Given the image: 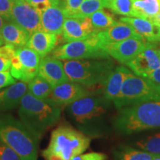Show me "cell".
<instances>
[{
    "label": "cell",
    "mask_w": 160,
    "mask_h": 160,
    "mask_svg": "<svg viewBox=\"0 0 160 160\" xmlns=\"http://www.w3.org/2000/svg\"><path fill=\"white\" fill-rule=\"evenodd\" d=\"M134 17L151 20L160 12V0H135Z\"/></svg>",
    "instance_id": "cell-23"
},
{
    "label": "cell",
    "mask_w": 160,
    "mask_h": 160,
    "mask_svg": "<svg viewBox=\"0 0 160 160\" xmlns=\"http://www.w3.org/2000/svg\"><path fill=\"white\" fill-rule=\"evenodd\" d=\"M95 30L88 17H67L63 25L62 37L67 42L88 38Z\"/></svg>",
    "instance_id": "cell-15"
},
{
    "label": "cell",
    "mask_w": 160,
    "mask_h": 160,
    "mask_svg": "<svg viewBox=\"0 0 160 160\" xmlns=\"http://www.w3.org/2000/svg\"><path fill=\"white\" fill-rule=\"evenodd\" d=\"M17 48L11 44H6L5 45L0 46V55L7 58L10 60L13 59L16 54Z\"/></svg>",
    "instance_id": "cell-35"
},
{
    "label": "cell",
    "mask_w": 160,
    "mask_h": 160,
    "mask_svg": "<svg viewBox=\"0 0 160 160\" xmlns=\"http://www.w3.org/2000/svg\"><path fill=\"white\" fill-rule=\"evenodd\" d=\"M28 91L24 82H15L0 91V111H6L17 108Z\"/></svg>",
    "instance_id": "cell-20"
},
{
    "label": "cell",
    "mask_w": 160,
    "mask_h": 160,
    "mask_svg": "<svg viewBox=\"0 0 160 160\" xmlns=\"http://www.w3.org/2000/svg\"><path fill=\"white\" fill-rule=\"evenodd\" d=\"M67 14L63 5H53L41 12V30L47 33L60 35Z\"/></svg>",
    "instance_id": "cell-17"
},
{
    "label": "cell",
    "mask_w": 160,
    "mask_h": 160,
    "mask_svg": "<svg viewBox=\"0 0 160 160\" xmlns=\"http://www.w3.org/2000/svg\"><path fill=\"white\" fill-rule=\"evenodd\" d=\"M0 37H1V36H0Z\"/></svg>",
    "instance_id": "cell-44"
},
{
    "label": "cell",
    "mask_w": 160,
    "mask_h": 160,
    "mask_svg": "<svg viewBox=\"0 0 160 160\" xmlns=\"http://www.w3.org/2000/svg\"><path fill=\"white\" fill-rule=\"evenodd\" d=\"M157 156L148 152L132 148L130 147H122L114 151L115 160H153Z\"/></svg>",
    "instance_id": "cell-26"
},
{
    "label": "cell",
    "mask_w": 160,
    "mask_h": 160,
    "mask_svg": "<svg viewBox=\"0 0 160 160\" xmlns=\"http://www.w3.org/2000/svg\"><path fill=\"white\" fill-rule=\"evenodd\" d=\"M148 42L138 38H130L106 45L104 50L110 57L126 65L145 48Z\"/></svg>",
    "instance_id": "cell-12"
},
{
    "label": "cell",
    "mask_w": 160,
    "mask_h": 160,
    "mask_svg": "<svg viewBox=\"0 0 160 160\" xmlns=\"http://www.w3.org/2000/svg\"><path fill=\"white\" fill-rule=\"evenodd\" d=\"M95 36L98 44L103 50L109 44L119 42L130 38L144 39L132 26L121 21L104 31H95Z\"/></svg>",
    "instance_id": "cell-14"
},
{
    "label": "cell",
    "mask_w": 160,
    "mask_h": 160,
    "mask_svg": "<svg viewBox=\"0 0 160 160\" xmlns=\"http://www.w3.org/2000/svg\"><path fill=\"white\" fill-rule=\"evenodd\" d=\"M61 108L48 99H39L28 92L25 93L19 108L21 122L38 139L59 121Z\"/></svg>",
    "instance_id": "cell-2"
},
{
    "label": "cell",
    "mask_w": 160,
    "mask_h": 160,
    "mask_svg": "<svg viewBox=\"0 0 160 160\" xmlns=\"http://www.w3.org/2000/svg\"><path fill=\"white\" fill-rule=\"evenodd\" d=\"M41 13L26 0H15L10 16V21L21 26L31 35L41 30Z\"/></svg>",
    "instance_id": "cell-10"
},
{
    "label": "cell",
    "mask_w": 160,
    "mask_h": 160,
    "mask_svg": "<svg viewBox=\"0 0 160 160\" xmlns=\"http://www.w3.org/2000/svg\"><path fill=\"white\" fill-rule=\"evenodd\" d=\"M151 21H153V22L157 23L158 25H160V12L157 16H156V17H154L151 19Z\"/></svg>",
    "instance_id": "cell-40"
},
{
    "label": "cell",
    "mask_w": 160,
    "mask_h": 160,
    "mask_svg": "<svg viewBox=\"0 0 160 160\" xmlns=\"http://www.w3.org/2000/svg\"><path fill=\"white\" fill-rule=\"evenodd\" d=\"M109 0H85L72 17H88L99 10L107 8Z\"/></svg>",
    "instance_id": "cell-27"
},
{
    "label": "cell",
    "mask_w": 160,
    "mask_h": 160,
    "mask_svg": "<svg viewBox=\"0 0 160 160\" xmlns=\"http://www.w3.org/2000/svg\"><path fill=\"white\" fill-rule=\"evenodd\" d=\"M7 21H8V20L6 19L5 18L3 17L2 15L0 14V31H1L2 28L4 25H5V22H7Z\"/></svg>",
    "instance_id": "cell-39"
},
{
    "label": "cell",
    "mask_w": 160,
    "mask_h": 160,
    "mask_svg": "<svg viewBox=\"0 0 160 160\" xmlns=\"http://www.w3.org/2000/svg\"><path fill=\"white\" fill-rule=\"evenodd\" d=\"M52 57L60 60H73L109 58L110 56L100 48L94 32L87 39L69 42L57 48Z\"/></svg>",
    "instance_id": "cell-7"
},
{
    "label": "cell",
    "mask_w": 160,
    "mask_h": 160,
    "mask_svg": "<svg viewBox=\"0 0 160 160\" xmlns=\"http://www.w3.org/2000/svg\"><path fill=\"white\" fill-rule=\"evenodd\" d=\"M57 42V35L39 31L30 36L25 46L37 52L41 58H44L54 50Z\"/></svg>",
    "instance_id": "cell-19"
},
{
    "label": "cell",
    "mask_w": 160,
    "mask_h": 160,
    "mask_svg": "<svg viewBox=\"0 0 160 160\" xmlns=\"http://www.w3.org/2000/svg\"><path fill=\"white\" fill-rule=\"evenodd\" d=\"M130 71L128 68L122 65L118 66L113 70L104 85L103 95L106 99L113 102L119 97L124 81Z\"/></svg>",
    "instance_id": "cell-21"
},
{
    "label": "cell",
    "mask_w": 160,
    "mask_h": 160,
    "mask_svg": "<svg viewBox=\"0 0 160 160\" xmlns=\"http://www.w3.org/2000/svg\"><path fill=\"white\" fill-rule=\"evenodd\" d=\"M0 160H22L17 152L0 142Z\"/></svg>",
    "instance_id": "cell-31"
},
{
    "label": "cell",
    "mask_w": 160,
    "mask_h": 160,
    "mask_svg": "<svg viewBox=\"0 0 160 160\" xmlns=\"http://www.w3.org/2000/svg\"><path fill=\"white\" fill-rule=\"evenodd\" d=\"M136 145L144 151L160 157V133L150 136L136 143Z\"/></svg>",
    "instance_id": "cell-29"
},
{
    "label": "cell",
    "mask_w": 160,
    "mask_h": 160,
    "mask_svg": "<svg viewBox=\"0 0 160 160\" xmlns=\"http://www.w3.org/2000/svg\"><path fill=\"white\" fill-rule=\"evenodd\" d=\"M159 57H160V51H159Z\"/></svg>",
    "instance_id": "cell-43"
},
{
    "label": "cell",
    "mask_w": 160,
    "mask_h": 160,
    "mask_svg": "<svg viewBox=\"0 0 160 160\" xmlns=\"http://www.w3.org/2000/svg\"><path fill=\"white\" fill-rule=\"evenodd\" d=\"M15 82V79L8 71L0 72V89L14 84Z\"/></svg>",
    "instance_id": "cell-36"
},
{
    "label": "cell",
    "mask_w": 160,
    "mask_h": 160,
    "mask_svg": "<svg viewBox=\"0 0 160 160\" xmlns=\"http://www.w3.org/2000/svg\"><path fill=\"white\" fill-rule=\"evenodd\" d=\"M109 102L104 95L90 94L69 105L68 111L77 122L85 123L105 113Z\"/></svg>",
    "instance_id": "cell-9"
},
{
    "label": "cell",
    "mask_w": 160,
    "mask_h": 160,
    "mask_svg": "<svg viewBox=\"0 0 160 160\" xmlns=\"http://www.w3.org/2000/svg\"><path fill=\"white\" fill-rule=\"evenodd\" d=\"M113 125L124 134L160 128V100L141 102L122 108Z\"/></svg>",
    "instance_id": "cell-1"
},
{
    "label": "cell",
    "mask_w": 160,
    "mask_h": 160,
    "mask_svg": "<svg viewBox=\"0 0 160 160\" xmlns=\"http://www.w3.org/2000/svg\"><path fill=\"white\" fill-rule=\"evenodd\" d=\"M153 160H160V157H156Z\"/></svg>",
    "instance_id": "cell-42"
},
{
    "label": "cell",
    "mask_w": 160,
    "mask_h": 160,
    "mask_svg": "<svg viewBox=\"0 0 160 160\" xmlns=\"http://www.w3.org/2000/svg\"><path fill=\"white\" fill-rule=\"evenodd\" d=\"M134 2L135 0H109L108 8L117 14L134 17Z\"/></svg>",
    "instance_id": "cell-28"
},
{
    "label": "cell",
    "mask_w": 160,
    "mask_h": 160,
    "mask_svg": "<svg viewBox=\"0 0 160 160\" xmlns=\"http://www.w3.org/2000/svg\"><path fill=\"white\" fill-rule=\"evenodd\" d=\"M26 1L40 13L51 6L61 4L60 0H26Z\"/></svg>",
    "instance_id": "cell-30"
},
{
    "label": "cell",
    "mask_w": 160,
    "mask_h": 160,
    "mask_svg": "<svg viewBox=\"0 0 160 160\" xmlns=\"http://www.w3.org/2000/svg\"><path fill=\"white\" fill-rule=\"evenodd\" d=\"M106 159H107V156L105 153L91 152V153H85V154L78 155L73 157L71 160H106Z\"/></svg>",
    "instance_id": "cell-34"
},
{
    "label": "cell",
    "mask_w": 160,
    "mask_h": 160,
    "mask_svg": "<svg viewBox=\"0 0 160 160\" xmlns=\"http://www.w3.org/2000/svg\"><path fill=\"white\" fill-rule=\"evenodd\" d=\"M15 0H0V14L2 15L8 21H10V16Z\"/></svg>",
    "instance_id": "cell-33"
},
{
    "label": "cell",
    "mask_w": 160,
    "mask_h": 160,
    "mask_svg": "<svg viewBox=\"0 0 160 160\" xmlns=\"http://www.w3.org/2000/svg\"><path fill=\"white\" fill-rule=\"evenodd\" d=\"M90 143V138L82 133L71 126L61 125L52 132L42 155L46 160H71L84 153Z\"/></svg>",
    "instance_id": "cell-4"
},
{
    "label": "cell",
    "mask_w": 160,
    "mask_h": 160,
    "mask_svg": "<svg viewBox=\"0 0 160 160\" xmlns=\"http://www.w3.org/2000/svg\"><path fill=\"white\" fill-rule=\"evenodd\" d=\"M84 1L85 0H64L63 7L67 17H73Z\"/></svg>",
    "instance_id": "cell-32"
},
{
    "label": "cell",
    "mask_w": 160,
    "mask_h": 160,
    "mask_svg": "<svg viewBox=\"0 0 160 160\" xmlns=\"http://www.w3.org/2000/svg\"><path fill=\"white\" fill-rule=\"evenodd\" d=\"M38 76L45 79L53 88L69 81L62 62L52 56H46L41 59Z\"/></svg>",
    "instance_id": "cell-16"
},
{
    "label": "cell",
    "mask_w": 160,
    "mask_h": 160,
    "mask_svg": "<svg viewBox=\"0 0 160 160\" xmlns=\"http://www.w3.org/2000/svg\"><path fill=\"white\" fill-rule=\"evenodd\" d=\"M91 94L85 86L74 82L68 81L53 88L48 99L61 108L74 102L77 100Z\"/></svg>",
    "instance_id": "cell-13"
},
{
    "label": "cell",
    "mask_w": 160,
    "mask_h": 160,
    "mask_svg": "<svg viewBox=\"0 0 160 160\" xmlns=\"http://www.w3.org/2000/svg\"><path fill=\"white\" fill-rule=\"evenodd\" d=\"M53 87L45 79L37 76L28 82V92L39 99H47L51 94Z\"/></svg>",
    "instance_id": "cell-24"
},
{
    "label": "cell",
    "mask_w": 160,
    "mask_h": 160,
    "mask_svg": "<svg viewBox=\"0 0 160 160\" xmlns=\"http://www.w3.org/2000/svg\"><path fill=\"white\" fill-rule=\"evenodd\" d=\"M5 43V42H4V40L2 39V37H0V46L3 45V44Z\"/></svg>",
    "instance_id": "cell-41"
},
{
    "label": "cell",
    "mask_w": 160,
    "mask_h": 160,
    "mask_svg": "<svg viewBox=\"0 0 160 160\" xmlns=\"http://www.w3.org/2000/svg\"><path fill=\"white\" fill-rule=\"evenodd\" d=\"M119 21L128 24L148 42H160V25L151 20L139 17H122Z\"/></svg>",
    "instance_id": "cell-18"
},
{
    "label": "cell",
    "mask_w": 160,
    "mask_h": 160,
    "mask_svg": "<svg viewBox=\"0 0 160 160\" xmlns=\"http://www.w3.org/2000/svg\"><path fill=\"white\" fill-rule=\"evenodd\" d=\"M145 78H148V79L152 80V81H153L154 82L160 84V68L156 69L155 71H153L151 73H150V74Z\"/></svg>",
    "instance_id": "cell-38"
},
{
    "label": "cell",
    "mask_w": 160,
    "mask_h": 160,
    "mask_svg": "<svg viewBox=\"0 0 160 160\" xmlns=\"http://www.w3.org/2000/svg\"><path fill=\"white\" fill-rule=\"evenodd\" d=\"M11 60L0 55V72L8 71L11 68Z\"/></svg>",
    "instance_id": "cell-37"
},
{
    "label": "cell",
    "mask_w": 160,
    "mask_h": 160,
    "mask_svg": "<svg viewBox=\"0 0 160 160\" xmlns=\"http://www.w3.org/2000/svg\"><path fill=\"white\" fill-rule=\"evenodd\" d=\"M151 100H160V84L130 71L124 81L119 97L113 102L119 110L132 104Z\"/></svg>",
    "instance_id": "cell-6"
},
{
    "label": "cell",
    "mask_w": 160,
    "mask_h": 160,
    "mask_svg": "<svg viewBox=\"0 0 160 160\" xmlns=\"http://www.w3.org/2000/svg\"><path fill=\"white\" fill-rule=\"evenodd\" d=\"M0 142L17 152L22 160H37L39 139L11 116H0Z\"/></svg>",
    "instance_id": "cell-3"
},
{
    "label": "cell",
    "mask_w": 160,
    "mask_h": 160,
    "mask_svg": "<svg viewBox=\"0 0 160 160\" xmlns=\"http://www.w3.org/2000/svg\"><path fill=\"white\" fill-rule=\"evenodd\" d=\"M0 36L6 44L21 48L25 46L31 35L21 26L12 21H7L0 31Z\"/></svg>",
    "instance_id": "cell-22"
},
{
    "label": "cell",
    "mask_w": 160,
    "mask_h": 160,
    "mask_svg": "<svg viewBox=\"0 0 160 160\" xmlns=\"http://www.w3.org/2000/svg\"><path fill=\"white\" fill-rule=\"evenodd\" d=\"M95 31H101L116 25L118 22L111 12L99 10L88 17Z\"/></svg>",
    "instance_id": "cell-25"
},
{
    "label": "cell",
    "mask_w": 160,
    "mask_h": 160,
    "mask_svg": "<svg viewBox=\"0 0 160 160\" xmlns=\"http://www.w3.org/2000/svg\"><path fill=\"white\" fill-rule=\"evenodd\" d=\"M159 51L156 48L155 44L148 42L145 48L126 65L134 74L147 77L153 71L160 68Z\"/></svg>",
    "instance_id": "cell-11"
},
{
    "label": "cell",
    "mask_w": 160,
    "mask_h": 160,
    "mask_svg": "<svg viewBox=\"0 0 160 160\" xmlns=\"http://www.w3.org/2000/svg\"><path fill=\"white\" fill-rule=\"evenodd\" d=\"M63 66L69 81L85 87L104 86L114 69V63L110 58L65 60Z\"/></svg>",
    "instance_id": "cell-5"
},
{
    "label": "cell",
    "mask_w": 160,
    "mask_h": 160,
    "mask_svg": "<svg viewBox=\"0 0 160 160\" xmlns=\"http://www.w3.org/2000/svg\"><path fill=\"white\" fill-rule=\"evenodd\" d=\"M41 57L37 52L23 46L18 48L11 59V74L14 79L29 82L38 75Z\"/></svg>",
    "instance_id": "cell-8"
}]
</instances>
